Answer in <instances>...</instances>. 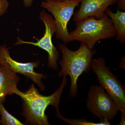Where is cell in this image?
Segmentation results:
<instances>
[{"label": "cell", "instance_id": "6da1fadb", "mask_svg": "<svg viewBox=\"0 0 125 125\" xmlns=\"http://www.w3.org/2000/svg\"><path fill=\"white\" fill-rule=\"evenodd\" d=\"M66 77H63L60 87L55 93L49 96L42 95L33 84L25 92L15 87L12 94L20 97L23 101L22 116L25 119V125H49L45 111L49 105H51L56 110L57 116L60 118L62 115L59 111L58 105L63 89L67 83Z\"/></svg>", "mask_w": 125, "mask_h": 125}, {"label": "cell", "instance_id": "7a4b0ae2", "mask_svg": "<svg viewBox=\"0 0 125 125\" xmlns=\"http://www.w3.org/2000/svg\"><path fill=\"white\" fill-rule=\"evenodd\" d=\"M58 47L62 55V59L59 61L61 70L58 76L64 77L69 75L71 80L70 95L74 97L78 94V78L83 72L87 73L91 69L92 58L96 51H92L82 43L76 51L70 50L64 43H60Z\"/></svg>", "mask_w": 125, "mask_h": 125}, {"label": "cell", "instance_id": "3957f363", "mask_svg": "<svg viewBox=\"0 0 125 125\" xmlns=\"http://www.w3.org/2000/svg\"><path fill=\"white\" fill-rule=\"evenodd\" d=\"M76 28L70 33L71 42L84 43L90 50L99 40L116 36V31L111 20L106 13L102 18L89 17L76 22Z\"/></svg>", "mask_w": 125, "mask_h": 125}, {"label": "cell", "instance_id": "277c9868", "mask_svg": "<svg viewBox=\"0 0 125 125\" xmlns=\"http://www.w3.org/2000/svg\"><path fill=\"white\" fill-rule=\"evenodd\" d=\"M91 69L97 76L100 85L118 106L121 113L125 114V91L116 76L106 66L105 60L94 58L91 62Z\"/></svg>", "mask_w": 125, "mask_h": 125}, {"label": "cell", "instance_id": "5b68a950", "mask_svg": "<svg viewBox=\"0 0 125 125\" xmlns=\"http://www.w3.org/2000/svg\"><path fill=\"white\" fill-rule=\"evenodd\" d=\"M81 0H70L60 1L56 0L43 1L41 6L46 9L53 15L56 25V36L65 44L71 42V37L67 26L74 14L75 7L79 6Z\"/></svg>", "mask_w": 125, "mask_h": 125}, {"label": "cell", "instance_id": "8992f818", "mask_svg": "<svg viewBox=\"0 0 125 125\" xmlns=\"http://www.w3.org/2000/svg\"><path fill=\"white\" fill-rule=\"evenodd\" d=\"M88 110L100 120H112L119 111L116 104L101 85H92L87 100Z\"/></svg>", "mask_w": 125, "mask_h": 125}, {"label": "cell", "instance_id": "52a82bcc", "mask_svg": "<svg viewBox=\"0 0 125 125\" xmlns=\"http://www.w3.org/2000/svg\"><path fill=\"white\" fill-rule=\"evenodd\" d=\"M39 19L45 25V30L43 36L36 42L23 41L19 37L14 45L28 44L38 47L45 50L48 54V66L49 68L55 70L58 69L57 61L59 53L56 48L52 43V38L56 31L55 21L52 16L43 10L40 12Z\"/></svg>", "mask_w": 125, "mask_h": 125}, {"label": "cell", "instance_id": "ba28073f", "mask_svg": "<svg viewBox=\"0 0 125 125\" xmlns=\"http://www.w3.org/2000/svg\"><path fill=\"white\" fill-rule=\"evenodd\" d=\"M0 65L15 73H19L23 75L37 84L42 91L45 90V85L41 80L46 76L37 73L34 70L39 66V62L23 63L16 61L10 56L9 49L6 46L0 45Z\"/></svg>", "mask_w": 125, "mask_h": 125}, {"label": "cell", "instance_id": "9c48e42d", "mask_svg": "<svg viewBox=\"0 0 125 125\" xmlns=\"http://www.w3.org/2000/svg\"><path fill=\"white\" fill-rule=\"evenodd\" d=\"M119 0H81L80 9L75 14L74 21L79 22L89 17L102 18L110 6L117 4Z\"/></svg>", "mask_w": 125, "mask_h": 125}, {"label": "cell", "instance_id": "30bf717a", "mask_svg": "<svg viewBox=\"0 0 125 125\" xmlns=\"http://www.w3.org/2000/svg\"><path fill=\"white\" fill-rule=\"evenodd\" d=\"M19 80L16 74L0 65V103L4 102L7 95L13 94Z\"/></svg>", "mask_w": 125, "mask_h": 125}, {"label": "cell", "instance_id": "8fae6325", "mask_svg": "<svg viewBox=\"0 0 125 125\" xmlns=\"http://www.w3.org/2000/svg\"><path fill=\"white\" fill-rule=\"evenodd\" d=\"M105 13L108 15L113 23L116 31V39L121 43L125 42V12L117 9L116 13L112 12L108 8Z\"/></svg>", "mask_w": 125, "mask_h": 125}, {"label": "cell", "instance_id": "7c38bea8", "mask_svg": "<svg viewBox=\"0 0 125 125\" xmlns=\"http://www.w3.org/2000/svg\"><path fill=\"white\" fill-rule=\"evenodd\" d=\"M0 124L2 125H24L16 117L10 114L5 108L3 103H0Z\"/></svg>", "mask_w": 125, "mask_h": 125}, {"label": "cell", "instance_id": "4fadbf2b", "mask_svg": "<svg viewBox=\"0 0 125 125\" xmlns=\"http://www.w3.org/2000/svg\"><path fill=\"white\" fill-rule=\"evenodd\" d=\"M61 120L66 122V123L70 125H111L109 121L108 120H100L99 123H93L88 121L86 120L83 119H69L65 118L62 117Z\"/></svg>", "mask_w": 125, "mask_h": 125}, {"label": "cell", "instance_id": "5bb4252c", "mask_svg": "<svg viewBox=\"0 0 125 125\" xmlns=\"http://www.w3.org/2000/svg\"><path fill=\"white\" fill-rule=\"evenodd\" d=\"M9 5V3L7 0H0V16L6 13Z\"/></svg>", "mask_w": 125, "mask_h": 125}, {"label": "cell", "instance_id": "9a60e30c", "mask_svg": "<svg viewBox=\"0 0 125 125\" xmlns=\"http://www.w3.org/2000/svg\"><path fill=\"white\" fill-rule=\"evenodd\" d=\"M118 9L122 11H125V0H119L117 2Z\"/></svg>", "mask_w": 125, "mask_h": 125}, {"label": "cell", "instance_id": "2e32d148", "mask_svg": "<svg viewBox=\"0 0 125 125\" xmlns=\"http://www.w3.org/2000/svg\"><path fill=\"white\" fill-rule=\"evenodd\" d=\"M33 0H23V4L25 7H28L32 6Z\"/></svg>", "mask_w": 125, "mask_h": 125}, {"label": "cell", "instance_id": "e0dca14e", "mask_svg": "<svg viewBox=\"0 0 125 125\" xmlns=\"http://www.w3.org/2000/svg\"><path fill=\"white\" fill-rule=\"evenodd\" d=\"M125 114L121 113V120L119 125H125Z\"/></svg>", "mask_w": 125, "mask_h": 125}, {"label": "cell", "instance_id": "ac0fdd59", "mask_svg": "<svg viewBox=\"0 0 125 125\" xmlns=\"http://www.w3.org/2000/svg\"><path fill=\"white\" fill-rule=\"evenodd\" d=\"M56 0L60 1H66L70 0Z\"/></svg>", "mask_w": 125, "mask_h": 125}, {"label": "cell", "instance_id": "d6986e66", "mask_svg": "<svg viewBox=\"0 0 125 125\" xmlns=\"http://www.w3.org/2000/svg\"><path fill=\"white\" fill-rule=\"evenodd\" d=\"M43 1H47L49 0H43Z\"/></svg>", "mask_w": 125, "mask_h": 125}]
</instances>
